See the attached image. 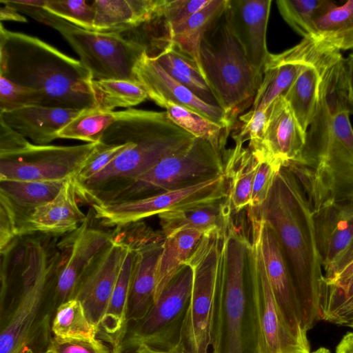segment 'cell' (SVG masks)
<instances>
[{"instance_id":"43","label":"cell","mask_w":353,"mask_h":353,"mask_svg":"<svg viewBox=\"0 0 353 353\" xmlns=\"http://www.w3.org/2000/svg\"><path fill=\"white\" fill-rule=\"evenodd\" d=\"M256 156L259 159V164L254 176L251 201L248 207L251 208H258L263 205L268 196L277 173L282 167L279 162L269 157L262 154H256Z\"/></svg>"},{"instance_id":"11","label":"cell","mask_w":353,"mask_h":353,"mask_svg":"<svg viewBox=\"0 0 353 353\" xmlns=\"http://www.w3.org/2000/svg\"><path fill=\"white\" fill-rule=\"evenodd\" d=\"M46 25L56 29L77 53L93 80L137 81L134 69L145 46L123 34L79 28L52 14Z\"/></svg>"},{"instance_id":"46","label":"cell","mask_w":353,"mask_h":353,"mask_svg":"<svg viewBox=\"0 0 353 353\" xmlns=\"http://www.w3.org/2000/svg\"><path fill=\"white\" fill-rule=\"evenodd\" d=\"M21 237L19 219L12 201L0 193V252H5Z\"/></svg>"},{"instance_id":"45","label":"cell","mask_w":353,"mask_h":353,"mask_svg":"<svg viewBox=\"0 0 353 353\" xmlns=\"http://www.w3.org/2000/svg\"><path fill=\"white\" fill-rule=\"evenodd\" d=\"M131 144V141L120 144H105L99 142L92 154L74 178L75 182H83L95 175Z\"/></svg>"},{"instance_id":"50","label":"cell","mask_w":353,"mask_h":353,"mask_svg":"<svg viewBox=\"0 0 353 353\" xmlns=\"http://www.w3.org/2000/svg\"><path fill=\"white\" fill-rule=\"evenodd\" d=\"M353 296V275L339 287L327 286L322 305L323 311Z\"/></svg>"},{"instance_id":"15","label":"cell","mask_w":353,"mask_h":353,"mask_svg":"<svg viewBox=\"0 0 353 353\" xmlns=\"http://www.w3.org/2000/svg\"><path fill=\"white\" fill-rule=\"evenodd\" d=\"M91 218L89 213L72 235L58 245L61 254L54 279V300L57 308L75 298L84 272L112 239V233L92 228Z\"/></svg>"},{"instance_id":"53","label":"cell","mask_w":353,"mask_h":353,"mask_svg":"<svg viewBox=\"0 0 353 353\" xmlns=\"http://www.w3.org/2000/svg\"><path fill=\"white\" fill-rule=\"evenodd\" d=\"M353 275V261L347 265L332 279L326 282V285L332 287H339Z\"/></svg>"},{"instance_id":"26","label":"cell","mask_w":353,"mask_h":353,"mask_svg":"<svg viewBox=\"0 0 353 353\" xmlns=\"http://www.w3.org/2000/svg\"><path fill=\"white\" fill-rule=\"evenodd\" d=\"M164 241L131 247L136 250V256L128 303V325L142 319L154 304L157 268Z\"/></svg>"},{"instance_id":"25","label":"cell","mask_w":353,"mask_h":353,"mask_svg":"<svg viewBox=\"0 0 353 353\" xmlns=\"http://www.w3.org/2000/svg\"><path fill=\"white\" fill-rule=\"evenodd\" d=\"M126 245L128 249L97 335L99 339L111 345L112 353H121L128 328V310L136 250Z\"/></svg>"},{"instance_id":"52","label":"cell","mask_w":353,"mask_h":353,"mask_svg":"<svg viewBox=\"0 0 353 353\" xmlns=\"http://www.w3.org/2000/svg\"><path fill=\"white\" fill-rule=\"evenodd\" d=\"M3 3L0 8V19L1 21H14L18 22H27V19L23 17L19 12L15 8L9 6L7 3L0 1Z\"/></svg>"},{"instance_id":"57","label":"cell","mask_w":353,"mask_h":353,"mask_svg":"<svg viewBox=\"0 0 353 353\" xmlns=\"http://www.w3.org/2000/svg\"><path fill=\"white\" fill-rule=\"evenodd\" d=\"M310 353H331V352L328 349L321 347Z\"/></svg>"},{"instance_id":"21","label":"cell","mask_w":353,"mask_h":353,"mask_svg":"<svg viewBox=\"0 0 353 353\" xmlns=\"http://www.w3.org/2000/svg\"><path fill=\"white\" fill-rule=\"evenodd\" d=\"M341 55L339 50L319 39L316 48L283 95L305 132L315 114L323 71L330 62Z\"/></svg>"},{"instance_id":"33","label":"cell","mask_w":353,"mask_h":353,"mask_svg":"<svg viewBox=\"0 0 353 353\" xmlns=\"http://www.w3.org/2000/svg\"><path fill=\"white\" fill-rule=\"evenodd\" d=\"M314 37L339 50L353 49V0L335 3L314 22Z\"/></svg>"},{"instance_id":"27","label":"cell","mask_w":353,"mask_h":353,"mask_svg":"<svg viewBox=\"0 0 353 353\" xmlns=\"http://www.w3.org/2000/svg\"><path fill=\"white\" fill-rule=\"evenodd\" d=\"M159 0H95L94 31L122 33L157 17Z\"/></svg>"},{"instance_id":"19","label":"cell","mask_w":353,"mask_h":353,"mask_svg":"<svg viewBox=\"0 0 353 353\" xmlns=\"http://www.w3.org/2000/svg\"><path fill=\"white\" fill-rule=\"evenodd\" d=\"M256 216L259 219L261 254L275 299L294 332L301 338L308 340L303 327L301 305L279 240L273 230Z\"/></svg>"},{"instance_id":"6","label":"cell","mask_w":353,"mask_h":353,"mask_svg":"<svg viewBox=\"0 0 353 353\" xmlns=\"http://www.w3.org/2000/svg\"><path fill=\"white\" fill-rule=\"evenodd\" d=\"M287 167L296 176L312 212L326 204L353 200V129L348 113L307 135L298 160Z\"/></svg>"},{"instance_id":"34","label":"cell","mask_w":353,"mask_h":353,"mask_svg":"<svg viewBox=\"0 0 353 353\" xmlns=\"http://www.w3.org/2000/svg\"><path fill=\"white\" fill-rule=\"evenodd\" d=\"M65 180L20 181L0 180V193L6 195L21 214L52 201Z\"/></svg>"},{"instance_id":"1","label":"cell","mask_w":353,"mask_h":353,"mask_svg":"<svg viewBox=\"0 0 353 353\" xmlns=\"http://www.w3.org/2000/svg\"><path fill=\"white\" fill-rule=\"evenodd\" d=\"M42 238L27 239L14 271L1 269L0 353H42L52 336L54 279L61 250Z\"/></svg>"},{"instance_id":"55","label":"cell","mask_w":353,"mask_h":353,"mask_svg":"<svg viewBox=\"0 0 353 353\" xmlns=\"http://www.w3.org/2000/svg\"><path fill=\"white\" fill-rule=\"evenodd\" d=\"M346 61L351 114H353V53L346 58Z\"/></svg>"},{"instance_id":"48","label":"cell","mask_w":353,"mask_h":353,"mask_svg":"<svg viewBox=\"0 0 353 353\" xmlns=\"http://www.w3.org/2000/svg\"><path fill=\"white\" fill-rule=\"evenodd\" d=\"M31 144L26 137L0 119V158L17 154Z\"/></svg>"},{"instance_id":"18","label":"cell","mask_w":353,"mask_h":353,"mask_svg":"<svg viewBox=\"0 0 353 353\" xmlns=\"http://www.w3.org/2000/svg\"><path fill=\"white\" fill-rule=\"evenodd\" d=\"M271 3V0H228L226 6L232 28L261 81L270 54L266 32Z\"/></svg>"},{"instance_id":"16","label":"cell","mask_w":353,"mask_h":353,"mask_svg":"<svg viewBox=\"0 0 353 353\" xmlns=\"http://www.w3.org/2000/svg\"><path fill=\"white\" fill-rule=\"evenodd\" d=\"M128 246L116 239L97 254L79 283L75 298L89 321L98 327L108 307Z\"/></svg>"},{"instance_id":"4","label":"cell","mask_w":353,"mask_h":353,"mask_svg":"<svg viewBox=\"0 0 353 353\" xmlns=\"http://www.w3.org/2000/svg\"><path fill=\"white\" fill-rule=\"evenodd\" d=\"M194 137L168 117L166 112L128 109L103 133L101 142L132 144L102 170L80 183L77 196L92 203L144 174L168 156L188 145Z\"/></svg>"},{"instance_id":"28","label":"cell","mask_w":353,"mask_h":353,"mask_svg":"<svg viewBox=\"0 0 353 353\" xmlns=\"http://www.w3.org/2000/svg\"><path fill=\"white\" fill-rule=\"evenodd\" d=\"M228 197L194 207L170 211L158 215L161 231L167 236L184 229L199 230L205 234L219 230L224 232L233 218Z\"/></svg>"},{"instance_id":"17","label":"cell","mask_w":353,"mask_h":353,"mask_svg":"<svg viewBox=\"0 0 353 353\" xmlns=\"http://www.w3.org/2000/svg\"><path fill=\"white\" fill-rule=\"evenodd\" d=\"M136 81L146 91L148 98L160 107L167 102L185 106L224 125L232 128L233 122L220 107L208 104L168 74L145 50L134 69Z\"/></svg>"},{"instance_id":"40","label":"cell","mask_w":353,"mask_h":353,"mask_svg":"<svg viewBox=\"0 0 353 353\" xmlns=\"http://www.w3.org/2000/svg\"><path fill=\"white\" fill-rule=\"evenodd\" d=\"M43 9L79 28L94 31V8L85 0H45Z\"/></svg>"},{"instance_id":"29","label":"cell","mask_w":353,"mask_h":353,"mask_svg":"<svg viewBox=\"0 0 353 353\" xmlns=\"http://www.w3.org/2000/svg\"><path fill=\"white\" fill-rule=\"evenodd\" d=\"M235 145L223 152L224 174L228 182V199L234 214L250 206L252 189L259 159L248 146L233 138Z\"/></svg>"},{"instance_id":"36","label":"cell","mask_w":353,"mask_h":353,"mask_svg":"<svg viewBox=\"0 0 353 353\" xmlns=\"http://www.w3.org/2000/svg\"><path fill=\"white\" fill-rule=\"evenodd\" d=\"M97 108L102 111H112L117 108L137 105L148 97L143 86L137 81L105 79L92 80Z\"/></svg>"},{"instance_id":"12","label":"cell","mask_w":353,"mask_h":353,"mask_svg":"<svg viewBox=\"0 0 353 353\" xmlns=\"http://www.w3.org/2000/svg\"><path fill=\"white\" fill-rule=\"evenodd\" d=\"M192 283V270L183 264L148 313L129 324L121 353L134 351L141 345L172 351L190 303Z\"/></svg>"},{"instance_id":"49","label":"cell","mask_w":353,"mask_h":353,"mask_svg":"<svg viewBox=\"0 0 353 353\" xmlns=\"http://www.w3.org/2000/svg\"><path fill=\"white\" fill-rule=\"evenodd\" d=\"M323 320L353 329V296L325 308Z\"/></svg>"},{"instance_id":"47","label":"cell","mask_w":353,"mask_h":353,"mask_svg":"<svg viewBox=\"0 0 353 353\" xmlns=\"http://www.w3.org/2000/svg\"><path fill=\"white\" fill-rule=\"evenodd\" d=\"M99 339H63L52 336L48 349L55 353H112Z\"/></svg>"},{"instance_id":"13","label":"cell","mask_w":353,"mask_h":353,"mask_svg":"<svg viewBox=\"0 0 353 353\" xmlns=\"http://www.w3.org/2000/svg\"><path fill=\"white\" fill-rule=\"evenodd\" d=\"M223 174L199 184L159 194L111 203H94V216L105 227H120L161 213L186 209L228 197Z\"/></svg>"},{"instance_id":"38","label":"cell","mask_w":353,"mask_h":353,"mask_svg":"<svg viewBox=\"0 0 353 353\" xmlns=\"http://www.w3.org/2000/svg\"><path fill=\"white\" fill-rule=\"evenodd\" d=\"M51 329L54 336L63 339H93L97 338L99 331L89 321L82 303L77 299L58 306Z\"/></svg>"},{"instance_id":"42","label":"cell","mask_w":353,"mask_h":353,"mask_svg":"<svg viewBox=\"0 0 353 353\" xmlns=\"http://www.w3.org/2000/svg\"><path fill=\"white\" fill-rule=\"evenodd\" d=\"M211 0H159L157 17L163 21L167 33L207 6Z\"/></svg>"},{"instance_id":"5","label":"cell","mask_w":353,"mask_h":353,"mask_svg":"<svg viewBox=\"0 0 353 353\" xmlns=\"http://www.w3.org/2000/svg\"><path fill=\"white\" fill-rule=\"evenodd\" d=\"M250 237L231 220L221 242L211 353H259L248 268Z\"/></svg>"},{"instance_id":"35","label":"cell","mask_w":353,"mask_h":353,"mask_svg":"<svg viewBox=\"0 0 353 353\" xmlns=\"http://www.w3.org/2000/svg\"><path fill=\"white\" fill-rule=\"evenodd\" d=\"M162 108L166 110L168 118L176 125L195 138L208 141L221 154L224 152L231 128L172 102L165 103Z\"/></svg>"},{"instance_id":"44","label":"cell","mask_w":353,"mask_h":353,"mask_svg":"<svg viewBox=\"0 0 353 353\" xmlns=\"http://www.w3.org/2000/svg\"><path fill=\"white\" fill-rule=\"evenodd\" d=\"M268 117V110L251 109L239 117L242 121L238 133L232 135L242 143L249 141L248 147L255 152H263L264 133Z\"/></svg>"},{"instance_id":"2","label":"cell","mask_w":353,"mask_h":353,"mask_svg":"<svg viewBox=\"0 0 353 353\" xmlns=\"http://www.w3.org/2000/svg\"><path fill=\"white\" fill-rule=\"evenodd\" d=\"M248 208L273 230L279 240L307 332L323 320L322 304L327 289L310 203L294 174L282 166L263 205Z\"/></svg>"},{"instance_id":"31","label":"cell","mask_w":353,"mask_h":353,"mask_svg":"<svg viewBox=\"0 0 353 353\" xmlns=\"http://www.w3.org/2000/svg\"><path fill=\"white\" fill-rule=\"evenodd\" d=\"M227 2L228 0H211L186 21L169 30L164 43L195 61L202 72L199 53L200 43L210 25L225 10Z\"/></svg>"},{"instance_id":"30","label":"cell","mask_w":353,"mask_h":353,"mask_svg":"<svg viewBox=\"0 0 353 353\" xmlns=\"http://www.w3.org/2000/svg\"><path fill=\"white\" fill-rule=\"evenodd\" d=\"M159 49L156 54L150 55L168 74L205 103L220 107L195 61L168 43H164Z\"/></svg>"},{"instance_id":"10","label":"cell","mask_w":353,"mask_h":353,"mask_svg":"<svg viewBox=\"0 0 353 353\" xmlns=\"http://www.w3.org/2000/svg\"><path fill=\"white\" fill-rule=\"evenodd\" d=\"M248 218L251 234L248 268L259 353H310L308 340L301 338L294 332L275 299L261 254L259 219L252 213Z\"/></svg>"},{"instance_id":"20","label":"cell","mask_w":353,"mask_h":353,"mask_svg":"<svg viewBox=\"0 0 353 353\" xmlns=\"http://www.w3.org/2000/svg\"><path fill=\"white\" fill-rule=\"evenodd\" d=\"M74 178L66 179L50 202L26 214L21 221V236L39 232L59 236L75 231L87 218L79 208Z\"/></svg>"},{"instance_id":"39","label":"cell","mask_w":353,"mask_h":353,"mask_svg":"<svg viewBox=\"0 0 353 353\" xmlns=\"http://www.w3.org/2000/svg\"><path fill=\"white\" fill-rule=\"evenodd\" d=\"M334 4L330 0L276 1L283 19L303 38L314 37L315 19Z\"/></svg>"},{"instance_id":"32","label":"cell","mask_w":353,"mask_h":353,"mask_svg":"<svg viewBox=\"0 0 353 353\" xmlns=\"http://www.w3.org/2000/svg\"><path fill=\"white\" fill-rule=\"evenodd\" d=\"M204 234L199 230L184 229L165 236L157 268L154 303Z\"/></svg>"},{"instance_id":"41","label":"cell","mask_w":353,"mask_h":353,"mask_svg":"<svg viewBox=\"0 0 353 353\" xmlns=\"http://www.w3.org/2000/svg\"><path fill=\"white\" fill-rule=\"evenodd\" d=\"M46 97L38 90L15 83L0 75V113L33 105H44Z\"/></svg>"},{"instance_id":"54","label":"cell","mask_w":353,"mask_h":353,"mask_svg":"<svg viewBox=\"0 0 353 353\" xmlns=\"http://www.w3.org/2000/svg\"><path fill=\"white\" fill-rule=\"evenodd\" d=\"M336 353H353V332L343 336L336 346Z\"/></svg>"},{"instance_id":"24","label":"cell","mask_w":353,"mask_h":353,"mask_svg":"<svg viewBox=\"0 0 353 353\" xmlns=\"http://www.w3.org/2000/svg\"><path fill=\"white\" fill-rule=\"evenodd\" d=\"M81 111L33 105L1 112L0 119L34 144L46 145L57 139L58 132Z\"/></svg>"},{"instance_id":"51","label":"cell","mask_w":353,"mask_h":353,"mask_svg":"<svg viewBox=\"0 0 353 353\" xmlns=\"http://www.w3.org/2000/svg\"><path fill=\"white\" fill-rule=\"evenodd\" d=\"M352 261H353V239L341 256L325 272V283L332 279Z\"/></svg>"},{"instance_id":"8","label":"cell","mask_w":353,"mask_h":353,"mask_svg":"<svg viewBox=\"0 0 353 353\" xmlns=\"http://www.w3.org/2000/svg\"><path fill=\"white\" fill-rule=\"evenodd\" d=\"M221 154L208 141L194 138L188 145L166 157L144 174L98 196L91 205L148 197L214 179L224 174Z\"/></svg>"},{"instance_id":"7","label":"cell","mask_w":353,"mask_h":353,"mask_svg":"<svg viewBox=\"0 0 353 353\" xmlns=\"http://www.w3.org/2000/svg\"><path fill=\"white\" fill-rule=\"evenodd\" d=\"M199 53L208 84L234 123L254 101L262 81L232 28L226 8L204 33Z\"/></svg>"},{"instance_id":"56","label":"cell","mask_w":353,"mask_h":353,"mask_svg":"<svg viewBox=\"0 0 353 353\" xmlns=\"http://www.w3.org/2000/svg\"><path fill=\"white\" fill-rule=\"evenodd\" d=\"M134 352V353H177L171 350L152 347L147 345H140Z\"/></svg>"},{"instance_id":"22","label":"cell","mask_w":353,"mask_h":353,"mask_svg":"<svg viewBox=\"0 0 353 353\" xmlns=\"http://www.w3.org/2000/svg\"><path fill=\"white\" fill-rule=\"evenodd\" d=\"M314 236L323 272L353 239V200L332 202L312 212Z\"/></svg>"},{"instance_id":"14","label":"cell","mask_w":353,"mask_h":353,"mask_svg":"<svg viewBox=\"0 0 353 353\" xmlns=\"http://www.w3.org/2000/svg\"><path fill=\"white\" fill-rule=\"evenodd\" d=\"M98 143L71 146L32 143L17 154L0 158V180L64 181L76 178Z\"/></svg>"},{"instance_id":"23","label":"cell","mask_w":353,"mask_h":353,"mask_svg":"<svg viewBox=\"0 0 353 353\" xmlns=\"http://www.w3.org/2000/svg\"><path fill=\"white\" fill-rule=\"evenodd\" d=\"M263 152L282 166L299 159L305 143L303 130L283 95L267 108Z\"/></svg>"},{"instance_id":"3","label":"cell","mask_w":353,"mask_h":353,"mask_svg":"<svg viewBox=\"0 0 353 353\" xmlns=\"http://www.w3.org/2000/svg\"><path fill=\"white\" fill-rule=\"evenodd\" d=\"M0 75L41 91L44 106L83 110L97 108L90 71L80 60L51 45L0 26Z\"/></svg>"},{"instance_id":"37","label":"cell","mask_w":353,"mask_h":353,"mask_svg":"<svg viewBox=\"0 0 353 353\" xmlns=\"http://www.w3.org/2000/svg\"><path fill=\"white\" fill-rule=\"evenodd\" d=\"M124 111H102L98 108L83 110L57 134L58 138L77 139L88 143L101 141L104 132Z\"/></svg>"},{"instance_id":"9","label":"cell","mask_w":353,"mask_h":353,"mask_svg":"<svg viewBox=\"0 0 353 353\" xmlns=\"http://www.w3.org/2000/svg\"><path fill=\"white\" fill-rule=\"evenodd\" d=\"M223 233L205 234L184 264L193 272L190 303L173 348L177 353H211L215 298Z\"/></svg>"},{"instance_id":"58","label":"cell","mask_w":353,"mask_h":353,"mask_svg":"<svg viewBox=\"0 0 353 353\" xmlns=\"http://www.w3.org/2000/svg\"><path fill=\"white\" fill-rule=\"evenodd\" d=\"M42 353H55V352L53 350L48 348L46 351L43 352Z\"/></svg>"}]
</instances>
